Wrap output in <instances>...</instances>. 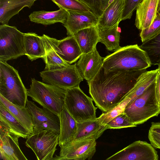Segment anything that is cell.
Returning a JSON list of instances; mask_svg holds the SVG:
<instances>
[{
    "label": "cell",
    "mask_w": 160,
    "mask_h": 160,
    "mask_svg": "<svg viewBox=\"0 0 160 160\" xmlns=\"http://www.w3.org/2000/svg\"><path fill=\"white\" fill-rule=\"evenodd\" d=\"M0 94L14 104L26 106L27 89L18 71L7 62L0 61Z\"/></svg>",
    "instance_id": "4"
},
{
    "label": "cell",
    "mask_w": 160,
    "mask_h": 160,
    "mask_svg": "<svg viewBox=\"0 0 160 160\" xmlns=\"http://www.w3.org/2000/svg\"><path fill=\"white\" fill-rule=\"evenodd\" d=\"M160 32V13L157 11L155 18L149 27L141 30L139 36L143 42Z\"/></svg>",
    "instance_id": "32"
},
{
    "label": "cell",
    "mask_w": 160,
    "mask_h": 160,
    "mask_svg": "<svg viewBox=\"0 0 160 160\" xmlns=\"http://www.w3.org/2000/svg\"><path fill=\"white\" fill-rule=\"evenodd\" d=\"M143 0H127L126 5L123 11L122 20L130 19L134 12Z\"/></svg>",
    "instance_id": "35"
},
{
    "label": "cell",
    "mask_w": 160,
    "mask_h": 160,
    "mask_svg": "<svg viewBox=\"0 0 160 160\" xmlns=\"http://www.w3.org/2000/svg\"><path fill=\"white\" fill-rule=\"evenodd\" d=\"M0 102L8 110L29 132L34 131V124L31 113L26 106L22 107L14 104L0 94Z\"/></svg>",
    "instance_id": "26"
},
{
    "label": "cell",
    "mask_w": 160,
    "mask_h": 160,
    "mask_svg": "<svg viewBox=\"0 0 160 160\" xmlns=\"http://www.w3.org/2000/svg\"><path fill=\"white\" fill-rule=\"evenodd\" d=\"M151 65L146 52L135 44L121 47L104 58L102 67L107 71H134L146 69Z\"/></svg>",
    "instance_id": "2"
},
{
    "label": "cell",
    "mask_w": 160,
    "mask_h": 160,
    "mask_svg": "<svg viewBox=\"0 0 160 160\" xmlns=\"http://www.w3.org/2000/svg\"><path fill=\"white\" fill-rule=\"evenodd\" d=\"M148 138L154 148L160 149V134L149 130Z\"/></svg>",
    "instance_id": "36"
},
{
    "label": "cell",
    "mask_w": 160,
    "mask_h": 160,
    "mask_svg": "<svg viewBox=\"0 0 160 160\" xmlns=\"http://www.w3.org/2000/svg\"><path fill=\"white\" fill-rule=\"evenodd\" d=\"M77 133L73 140L86 138L97 140L108 129L107 126L102 123L97 118L93 120L77 122Z\"/></svg>",
    "instance_id": "22"
},
{
    "label": "cell",
    "mask_w": 160,
    "mask_h": 160,
    "mask_svg": "<svg viewBox=\"0 0 160 160\" xmlns=\"http://www.w3.org/2000/svg\"><path fill=\"white\" fill-rule=\"evenodd\" d=\"M0 158L4 160H27L19 146V137L0 126Z\"/></svg>",
    "instance_id": "14"
},
{
    "label": "cell",
    "mask_w": 160,
    "mask_h": 160,
    "mask_svg": "<svg viewBox=\"0 0 160 160\" xmlns=\"http://www.w3.org/2000/svg\"><path fill=\"white\" fill-rule=\"evenodd\" d=\"M114 0H110L109 2H108V6Z\"/></svg>",
    "instance_id": "40"
},
{
    "label": "cell",
    "mask_w": 160,
    "mask_h": 160,
    "mask_svg": "<svg viewBox=\"0 0 160 160\" xmlns=\"http://www.w3.org/2000/svg\"><path fill=\"white\" fill-rule=\"evenodd\" d=\"M67 11V19L63 25L66 29L68 36L72 35L81 30L96 26L98 24L99 17L91 11Z\"/></svg>",
    "instance_id": "15"
},
{
    "label": "cell",
    "mask_w": 160,
    "mask_h": 160,
    "mask_svg": "<svg viewBox=\"0 0 160 160\" xmlns=\"http://www.w3.org/2000/svg\"><path fill=\"white\" fill-rule=\"evenodd\" d=\"M159 0H143L136 9L135 25L141 30L149 27L157 12Z\"/></svg>",
    "instance_id": "18"
},
{
    "label": "cell",
    "mask_w": 160,
    "mask_h": 160,
    "mask_svg": "<svg viewBox=\"0 0 160 160\" xmlns=\"http://www.w3.org/2000/svg\"><path fill=\"white\" fill-rule=\"evenodd\" d=\"M42 36L45 50V55L43 58L46 65L44 70L57 69L70 65L58 55L44 35Z\"/></svg>",
    "instance_id": "28"
},
{
    "label": "cell",
    "mask_w": 160,
    "mask_h": 160,
    "mask_svg": "<svg viewBox=\"0 0 160 160\" xmlns=\"http://www.w3.org/2000/svg\"><path fill=\"white\" fill-rule=\"evenodd\" d=\"M149 130L160 134V122H152Z\"/></svg>",
    "instance_id": "38"
},
{
    "label": "cell",
    "mask_w": 160,
    "mask_h": 160,
    "mask_svg": "<svg viewBox=\"0 0 160 160\" xmlns=\"http://www.w3.org/2000/svg\"><path fill=\"white\" fill-rule=\"evenodd\" d=\"M59 8L67 11L89 12L90 9L79 0H52Z\"/></svg>",
    "instance_id": "31"
},
{
    "label": "cell",
    "mask_w": 160,
    "mask_h": 160,
    "mask_svg": "<svg viewBox=\"0 0 160 160\" xmlns=\"http://www.w3.org/2000/svg\"><path fill=\"white\" fill-rule=\"evenodd\" d=\"M66 91L67 90L34 78L32 79L30 88L27 89L28 96L33 101L58 116L64 106Z\"/></svg>",
    "instance_id": "5"
},
{
    "label": "cell",
    "mask_w": 160,
    "mask_h": 160,
    "mask_svg": "<svg viewBox=\"0 0 160 160\" xmlns=\"http://www.w3.org/2000/svg\"><path fill=\"white\" fill-rule=\"evenodd\" d=\"M146 69L134 71H107L102 66L88 84L96 105L106 112L118 104Z\"/></svg>",
    "instance_id": "1"
},
{
    "label": "cell",
    "mask_w": 160,
    "mask_h": 160,
    "mask_svg": "<svg viewBox=\"0 0 160 160\" xmlns=\"http://www.w3.org/2000/svg\"><path fill=\"white\" fill-rule=\"evenodd\" d=\"M68 15L67 11L62 8L53 11L41 10L34 11L29 16L30 21L44 25L60 22L64 24Z\"/></svg>",
    "instance_id": "25"
},
{
    "label": "cell",
    "mask_w": 160,
    "mask_h": 160,
    "mask_svg": "<svg viewBox=\"0 0 160 160\" xmlns=\"http://www.w3.org/2000/svg\"><path fill=\"white\" fill-rule=\"evenodd\" d=\"M158 68L160 69V64L158 65Z\"/></svg>",
    "instance_id": "41"
},
{
    "label": "cell",
    "mask_w": 160,
    "mask_h": 160,
    "mask_svg": "<svg viewBox=\"0 0 160 160\" xmlns=\"http://www.w3.org/2000/svg\"><path fill=\"white\" fill-rule=\"evenodd\" d=\"M157 11L160 13V0H159L157 9Z\"/></svg>",
    "instance_id": "39"
},
{
    "label": "cell",
    "mask_w": 160,
    "mask_h": 160,
    "mask_svg": "<svg viewBox=\"0 0 160 160\" xmlns=\"http://www.w3.org/2000/svg\"><path fill=\"white\" fill-rule=\"evenodd\" d=\"M58 55L65 61L71 64L79 59L82 53L75 37L68 36L61 40L43 34Z\"/></svg>",
    "instance_id": "13"
},
{
    "label": "cell",
    "mask_w": 160,
    "mask_h": 160,
    "mask_svg": "<svg viewBox=\"0 0 160 160\" xmlns=\"http://www.w3.org/2000/svg\"><path fill=\"white\" fill-rule=\"evenodd\" d=\"M0 126L6 128L19 138L27 139L31 135L29 131L0 102Z\"/></svg>",
    "instance_id": "21"
},
{
    "label": "cell",
    "mask_w": 160,
    "mask_h": 160,
    "mask_svg": "<svg viewBox=\"0 0 160 160\" xmlns=\"http://www.w3.org/2000/svg\"><path fill=\"white\" fill-rule=\"evenodd\" d=\"M103 58L96 48L89 53H82L76 63L79 74L88 83L93 79L102 66Z\"/></svg>",
    "instance_id": "16"
},
{
    "label": "cell",
    "mask_w": 160,
    "mask_h": 160,
    "mask_svg": "<svg viewBox=\"0 0 160 160\" xmlns=\"http://www.w3.org/2000/svg\"><path fill=\"white\" fill-rule=\"evenodd\" d=\"M24 34L15 26L0 25V61L7 62L25 55Z\"/></svg>",
    "instance_id": "7"
},
{
    "label": "cell",
    "mask_w": 160,
    "mask_h": 160,
    "mask_svg": "<svg viewBox=\"0 0 160 160\" xmlns=\"http://www.w3.org/2000/svg\"><path fill=\"white\" fill-rule=\"evenodd\" d=\"M26 106L32 117L33 132L48 129L59 134L60 122L58 115L46 108L38 107L34 102L28 100L27 102Z\"/></svg>",
    "instance_id": "12"
},
{
    "label": "cell",
    "mask_w": 160,
    "mask_h": 160,
    "mask_svg": "<svg viewBox=\"0 0 160 160\" xmlns=\"http://www.w3.org/2000/svg\"><path fill=\"white\" fill-rule=\"evenodd\" d=\"M158 152L150 143L135 141L116 153L107 160H158Z\"/></svg>",
    "instance_id": "11"
},
{
    "label": "cell",
    "mask_w": 160,
    "mask_h": 160,
    "mask_svg": "<svg viewBox=\"0 0 160 160\" xmlns=\"http://www.w3.org/2000/svg\"><path fill=\"white\" fill-rule=\"evenodd\" d=\"M135 125L143 123L160 114V105L156 96L155 82L140 96L129 102L124 112Z\"/></svg>",
    "instance_id": "3"
},
{
    "label": "cell",
    "mask_w": 160,
    "mask_h": 160,
    "mask_svg": "<svg viewBox=\"0 0 160 160\" xmlns=\"http://www.w3.org/2000/svg\"><path fill=\"white\" fill-rule=\"evenodd\" d=\"M99 17L108 7L110 0H79Z\"/></svg>",
    "instance_id": "34"
},
{
    "label": "cell",
    "mask_w": 160,
    "mask_h": 160,
    "mask_svg": "<svg viewBox=\"0 0 160 160\" xmlns=\"http://www.w3.org/2000/svg\"><path fill=\"white\" fill-rule=\"evenodd\" d=\"M158 69V71L155 81V90L157 98L160 105V69Z\"/></svg>",
    "instance_id": "37"
},
{
    "label": "cell",
    "mask_w": 160,
    "mask_h": 160,
    "mask_svg": "<svg viewBox=\"0 0 160 160\" xmlns=\"http://www.w3.org/2000/svg\"><path fill=\"white\" fill-rule=\"evenodd\" d=\"M59 133L45 129L30 135L25 145L32 150L38 160H52L59 144Z\"/></svg>",
    "instance_id": "8"
},
{
    "label": "cell",
    "mask_w": 160,
    "mask_h": 160,
    "mask_svg": "<svg viewBox=\"0 0 160 160\" xmlns=\"http://www.w3.org/2000/svg\"><path fill=\"white\" fill-rule=\"evenodd\" d=\"M127 0H114L99 17L98 27L107 29L112 27L122 21Z\"/></svg>",
    "instance_id": "17"
},
{
    "label": "cell",
    "mask_w": 160,
    "mask_h": 160,
    "mask_svg": "<svg viewBox=\"0 0 160 160\" xmlns=\"http://www.w3.org/2000/svg\"><path fill=\"white\" fill-rule=\"evenodd\" d=\"M119 24L107 29L97 28L99 37V42L104 44L107 50L116 51L119 49L120 32L118 30Z\"/></svg>",
    "instance_id": "27"
},
{
    "label": "cell",
    "mask_w": 160,
    "mask_h": 160,
    "mask_svg": "<svg viewBox=\"0 0 160 160\" xmlns=\"http://www.w3.org/2000/svg\"><path fill=\"white\" fill-rule=\"evenodd\" d=\"M93 100L79 87L67 90L64 106L77 122H81L97 118Z\"/></svg>",
    "instance_id": "6"
},
{
    "label": "cell",
    "mask_w": 160,
    "mask_h": 160,
    "mask_svg": "<svg viewBox=\"0 0 160 160\" xmlns=\"http://www.w3.org/2000/svg\"><path fill=\"white\" fill-rule=\"evenodd\" d=\"M25 55L32 61L40 58H43L45 55V50L42 36L35 33L24 34Z\"/></svg>",
    "instance_id": "24"
},
{
    "label": "cell",
    "mask_w": 160,
    "mask_h": 160,
    "mask_svg": "<svg viewBox=\"0 0 160 160\" xmlns=\"http://www.w3.org/2000/svg\"><path fill=\"white\" fill-rule=\"evenodd\" d=\"M43 82L67 90L79 87L84 79L79 74L76 63L57 69L40 72Z\"/></svg>",
    "instance_id": "9"
},
{
    "label": "cell",
    "mask_w": 160,
    "mask_h": 160,
    "mask_svg": "<svg viewBox=\"0 0 160 160\" xmlns=\"http://www.w3.org/2000/svg\"><path fill=\"white\" fill-rule=\"evenodd\" d=\"M60 122V132L59 146L72 141L77 132V122L68 112L65 106L59 115Z\"/></svg>",
    "instance_id": "19"
},
{
    "label": "cell",
    "mask_w": 160,
    "mask_h": 160,
    "mask_svg": "<svg viewBox=\"0 0 160 160\" xmlns=\"http://www.w3.org/2000/svg\"><path fill=\"white\" fill-rule=\"evenodd\" d=\"M96 140L86 138L67 142L60 146L59 155L52 160H90L96 151Z\"/></svg>",
    "instance_id": "10"
},
{
    "label": "cell",
    "mask_w": 160,
    "mask_h": 160,
    "mask_svg": "<svg viewBox=\"0 0 160 160\" xmlns=\"http://www.w3.org/2000/svg\"><path fill=\"white\" fill-rule=\"evenodd\" d=\"M108 129H119L135 127L128 117L124 113L117 116L106 124Z\"/></svg>",
    "instance_id": "33"
},
{
    "label": "cell",
    "mask_w": 160,
    "mask_h": 160,
    "mask_svg": "<svg viewBox=\"0 0 160 160\" xmlns=\"http://www.w3.org/2000/svg\"><path fill=\"white\" fill-rule=\"evenodd\" d=\"M139 47L146 52L152 65L160 64V32L142 42Z\"/></svg>",
    "instance_id": "29"
},
{
    "label": "cell",
    "mask_w": 160,
    "mask_h": 160,
    "mask_svg": "<svg viewBox=\"0 0 160 160\" xmlns=\"http://www.w3.org/2000/svg\"><path fill=\"white\" fill-rule=\"evenodd\" d=\"M38 0H0V22L8 25L10 19L23 8H31Z\"/></svg>",
    "instance_id": "20"
},
{
    "label": "cell",
    "mask_w": 160,
    "mask_h": 160,
    "mask_svg": "<svg viewBox=\"0 0 160 160\" xmlns=\"http://www.w3.org/2000/svg\"><path fill=\"white\" fill-rule=\"evenodd\" d=\"M128 97L125 98L118 104L110 110L102 113L98 118V120L102 124H106L118 115L124 113V111L127 104L130 101Z\"/></svg>",
    "instance_id": "30"
},
{
    "label": "cell",
    "mask_w": 160,
    "mask_h": 160,
    "mask_svg": "<svg viewBox=\"0 0 160 160\" xmlns=\"http://www.w3.org/2000/svg\"><path fill=\"white\" fill-rule=\"evenodd\" d=\"M80 47L82 53H89L96 48L99 42L97 26L81 30L73 35Z\"/></svg>",
    "instance_id": "23"
}]
</instances>
